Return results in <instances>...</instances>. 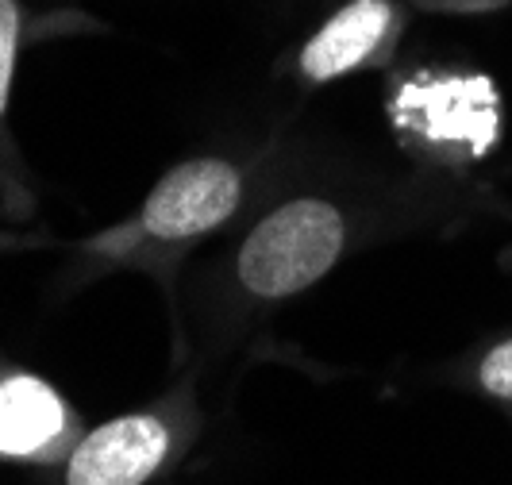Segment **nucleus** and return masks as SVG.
<instances>
[{
    "label": "nucleus",
    "instance_id": "nucleus-4",
    "mask_svg": "<svg viewBox=\"0 0 512 485\" xmlns=\"http://www.w3.org/2000/svg\"><path fill=\"white\" fill-rule=\"evenodd\" d=\"M393 24V8L385 0H355L343 12H335L301 51V74L308 81H332L359 70L370 54L378 51L385 31Z\"/></svg>",
    "mask_w": 512,
    "mask_h": 485
},
{
    "label": "nucleus",
    "instance_id": "nucleus-3",
    "mask_svg": "<svg viewBox=\"0 0 512 485\" xmlns=\"http://www.w3.org/2000/svg\"><path fill=\"white\" fill-rule=\"evenodd\" d=\"M170 432L154 416H120L77 443L66 485H143L166 459Z\"/></svg>",
    "mask_w": 512,
    "mask_h": 485
},
{
    "label": "nucleus",
    "instance_id": "nucleus-7",
    "mask_svg": "<svg viewBox=\"0 0 512 485\" xmlns=\"http://www.w3.org/2000/svg\"><path fill=\"white\" fill-rule=\"evenodd\" d=\"M478 378L486 385V393L501 397V401H512V339L501 343V347H493V351L482 358Z\"/></svg>",
    "mask_w": 512,
    "mask_h": 485
},
{
    "label": "nucleus",
    "instance_id": "nucleus-1",
    "mask_svg": "<svg viewBox=\"0 0 512 485\" xmlns=\"http://www.w3.org/2000/svg\"><path fill=\"white\" fill-rule=\"evenodd\" d=\"M343 251L339 208L301 197L274 208L239 251V281L258 297H293L320 281Z\"/></svg>",
    "mask_w": 512,
    "mask_h": 485
},
{
    "label": "nucleus",
    "instance_id": "nucleus-5",
    "mask_svg": "<svg viewBox=\"0 0 512 485\" xmlns=\"http://www.w3.org/2000/svg\"><path fill=\"white\" fill-rule=\"evenodd\" d=\"M66 424V409L47 382L16 374L0 382V455H35Z\"/></svg>",
    "mask_w": 512,
    "mask_h": 485
},
{
    "label": "nucleus",
    "instance_id": "nucleus-2",
    "mask_svg": "<svg viewBox=\"0 0 512 485\" xmlns=\"http://www.w3.org/2000/svg\"><path fill=\"white\" fill-rule=\"evenodd\" d=\"M243 178L224 158L181 162L158 181L139 212V224L154 239H193L220 228L239 208Z\"/></svg>",
    "mask_w": 512,
    "mask_h": 485
},
{
    "label": "nucleus",
    "instance_id": "nucleus-6",
    "mask_svg": "<svg viewBox=\"0 0 512 485\" xmlns=\"http://www.w3.org/2000/svg\"><path fill=\"white\" fill-rule=\"evenodd\" d=\"M16 47H20V4L0 0V120L8 112L12 74H16Z\"/></svg>",
    "mask_w": 512,
    "mask_h": 485
}]
</instances>
